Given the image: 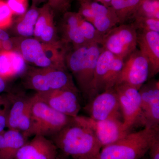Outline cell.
<instances>
[{"mask_svg": "<svg viewBox=\"0 0 159 159\" xmlns=\"http://www.w3.org/2000/svg\"><path fill=\"white\" fill-rule=\"evenodd\" d=\"M49 139L62 154L72 159H95L102 148L92 132L74 119Z\"/></svg>", "mask_w": 159, "mask_h": 159, "instance_id": "1", "label": "cell"}, {"mask_svg": "<svg viewBox=\"0 0 159 159\" xmlns=\"http://www.w3.org/2000/svg\"><path fill=\"white\" fill-rule=\"evenodd\" d=\"M103 48L97 43H87L67 52L66 64L77 88L89 101L93 93L97 60Z\"/></svg>", "mask_w": 159, "mask_h": 159, "instance_id": "2", "label": "cell"}, {"mask_svg": "<svg viewBox=\"0 0 159 159\" xmlns=\"http://www.w3.org/2000/svg\"><path fill=\"white\" fill-rule=\"evenodd\" d=\"M158 136L159 128L145 126L139 131L129 133L118 142L101 148L95 159H141Z\"/></svg>", "mask_w": 159, "mask_h": 159, "instance_id": "3", "label": "cell"}, {"mask_svg": "<svg viewBox=\"0 0 159 159\" xmlns=\"http://www.w3.org/2000/svg\"><path fill=\"white\" fill-rule=\"evenodd\" d=\"M16 51L19 52L27 62L41 68L64 69L66 51L58 44L47 43L37 39L16 40Z\"/></svg>", "mask_w": 159, "mask_h": 159, "instance_id": "4", "label": "cell"}, {"mask_svg": "<svg viewBox=\"0 0 159 159\" xmlns=\"http://www.w3.org/2000/svg\"><path fill=\"white\" fill-rule=\"evenodd\" d=\"M31 97V124L28 139L35 135L50 138L73 121V118L54 110L35 95Z\"/></svg>", "mask_w": 159, "mask_h": 159, "instance_id": "5", "label": "cell"}, {"mask_svg": "<svg viewBox=\"0 0 159 159\" xmlns=\"http://www.w3.org/2000/svg\"><path fill=\"white\" fill-rule=\"evenodd\" d=\"M25 84L36 93H44L63 89H78L68 70L34 68L28 71Z\"/></svg>", "mask_w": 159, "mask_h": 159, "instance_id": "6", "label": "cell"}, {"mask_svg": "<svg viewBox=\"0 0 159 159\" xmlns=\"http://www.w3.org/2000/svg\"><path fill=\"white\" fill-rule=\"evenodd\" d=\"M123 62L122 58L103 49L97 60L91 99L97 94L115 87Z\"/></svg>", "mask_w": 159, "mask_h": 159, "instance_id": "7", "label": "cell"}, {"mask_svg": "<svg viewBox=\"0 0 159 159\" xmlns=\"http://www.w3.org/2000/svg\"><path fill=\"white\" fill-rule=\"evenodd\" d=\"M138 32L133 25L115 26L103 35L102 48L123 60L136 50Z\"/></svg>", "mask_w": 159, "mask_h": 159, "instance_id": "8", "label": "cell"}, {"mask_svg": "<svg viewBox=\"0 0 159 159\" xmlns=\"http://www.w3.org/2000/svg\"><path fill=\"white\" fill-rule=\"evenodd\" d=\"M73 119L77 124L91 130L102 148L118 142L129 133L125 130L122 120L119 119L96 120L79 115Z\"/></svg>", "mask_w": 159, "mask_h": 159, "instance_id": "9", "label": "cell"}, {"mask_svg": "<svg viewBox=\"0 0 159 159\" xmlns=\"http://www.w3.org/2000/svg\"><path fill=\"white\" fill-rule=\"evenodd\" d=\"M148 62L141 51L136 49L124 60L116 86H130L139 90L148 80Z\"/></svg>", "mask_w": 159, "mask_h": 159, "instance_id": "10", "label": "cell"}, {"mask_svg": "<svg viewBox=\"0 0 159 159\" xmlns=\"http://www.w3.org/2000/svg\"><path fill=\"white\" fill-rule=\"evenodd\" d=\"M89 101L84 110L92 119L96 120H122V112L114 88L97 94Z\"/></svg>", "mask_w": 159, "mask_h": 159, "instance_id": "11", "label": "cell"}, {"mask_svg": "<svg viewBox=\"0 0 159 159\" xmlns=\"http://www.w3.org/2000/svg\"><path fill=\"white\" fill-rule=\"evenodd\" d=\"M78 89H63L34 94L54 110L68 116H78L81 109Z\"/></svg>", "mask_w": 159, "mask_h": 159, "instance_id": "12", "label": "cell"}, {"mask_svg": "<svg viewBox=\"0 0 159 159\" xmlns=\"http://www.w3.org/2000/svg\"><path fill=\"white\" fill-rule=\"evenodd\" d=\"M119 99L122 112V122L129 132L142 116V104L139 90L130 86L116 85L114 87Z\"/></svg>", "mask_w": 159, "mask_h": 159, "instance_id": "13", "label": "cell"}, {"mask_svg": "<svg viewBox=\"0 0 159 159\" xmlns=\"http://www.w3.org/2000/svg\"><path fill=\"white\" fill-rule=\"evenodd\" d=\"M58 150L51 139L35 135L20 148L14 159H56Z\"/></svg>", "mask_w": 159, "mask_h": 159, "instance_id": "14", "label": "cell"}, {"mask_svg": "<svg viewBox=\"0 0 159 159\" xmlns=\"http://www.w3.org/2000/svg\"><path fill=\"white\" fill-rule=\"evenodd\" d=\"M137 43L148 62L149 79L159 72V32L141 31L138 32Z\"/></svg>", "mask_w": 159, "mask_h": 159, "instance_id": "15", "label": "cell"}, {"mask_svg": "<svg viewBox=\"0 0 159 159\" xmlns=\"http://www.w3.org/2000/svg\"><path fill=\"white\" fill-rule=\"evenodd\" d=\"M34 35L40 41L47 43L60 42L57 39L54 23V11L48 3L39 8V13L35 26Z\"/></svg>", "mask_w": 159, "mask_h": 159, "instance_id": "16", "label": "cell"}, {"mask_svg": "<svg viewBox=\"0 0 159 159\" xmlns=\"http://www.w3.org/2000/svg\"><path fill=\"white\" fill-rule=\"evenodd\" d=\"M81 17L78 12H64L61 25L63 38L61 41L65 45L71 44L74 48L87 44L80 27Z\"/></svg>", "mask_w": 159, "mask_h": 159, "instance_id": "17", "label": "cell"}, {"mask_svg": "<svg viewBox=\"0 0 159 159\" xmlns=\"http://www.w3.org/2000/svg\"><path fill=\"white\" fill-rule=\"evenodd\" d=\"M26 67L25 61L18 51L0 52V76L4 80L24 74Z\"/></svg>", "mask_w": 159, "mask_h": 159, "instance_id": "18", "label": "cell"}, {"mask_svg": "<svg viewBox=\"0 0 159 159\" xmlns=\"http://www.w3.org/2000/svg\"><path fill=\"white\" fill-rule=\"evenodd\" d=\"M28 139L17 129H9L0 133V159H14Z\"/></svg>", "mask_w": 159, "mask_h": 159, "instance_id": "19", "label": "cell"}, {"mask_svg": "<svg viewBox=\"0 0 159 159\" xmlns=\"http://www.w3.org/2000/svg\"><path fill=\"white\" fill-rule=\"evenodd\" d=\"M142 112L159 106V81L152 80L145 83L139 89Z\"/></svg>", "mask_w": 159, "mask_h": 159, "instance_id": "20", "label": "cell"}, {"mask_svg": "<svg viewBox=\"0 0 159 159\" xmlns=\"http://www.w3.org/2000/svg\"><path fill=\"white\" fill-rule=\"evenodd\" d=\"M39 13V8L32 5L25 13L20 16L16 23V29L20 35L29 37L34 35V26Z\"/></svg>", "mask_w": 159, "mask_h": 159, "instance_id": "21", "label": "cell"}, {"mask_svg": "<svg viewBox=\"0 0 159 159\" xmlns=\"http://www.w3.org/2000/svg\"><path fill=\"white\" fill-rule=\"evenodd\" d=\"M30 97L14 98L9 106L7 116L6 127L9 129H17L19 122L30 100ZM18 130V129H17Z\"/></svg>", "mask_w": 159, "mask_h": 159, "instance_id": "22", "label": "cell"}, {"mask_svg": "<svg viewBox=\"0 0 159 159\" xmlns=\"http://www.w3.org/2000/svg\"><path fill=\"white\" fill-rule=\"evenodd\" d=\"M135 17L159 19V0H142L131 18Z\"/></svg>", "mask_w": 159, "mask_h": 159, "instance_id": "23", "label": "cell"}, {"mask_svg": "<svg viewBox=\"0 0 159 159\" xmlns=\"http://www.w3.org/2000/svg\"><path fill=\"white\" fill-rule=\"evenodd\" d=\"M80 27L87 43L101 45L104 34L99 32L91 23L82 17L80 21Z\"/></svg>", "mask_w": 159, "mask_h": 159, "instance_id": "24", "label": "cell"}, {"mask_svg": "<svg viewBox=\"0 0 159 159\" xmlns=\"http://www.w3.org/2000/svg\"><path fill=\"white\" fill-rule=\"evenodd\" d=\"M91 24L99 32L104 34L119 24L117 20L104 15L95 14Z\"/></svg>", "mask_w": 159, "mask_h": 159, "instance_id": "25", "label": "cell"}, {"mask_svg": "<svg viewBox=\"0 0 159 159\" xmlns=\"http://www.w3.org/2000/svg\"><path fill=\"white\" fill-rule=\"evenodd\" d=\"M133 23L136 29L142 31L159 32V19L146 17H135Z\"/></svg>", "mask_w": 159, "mask_h": 159, "instance_id": "26", "label": "cell"}, {"mask_svg": "<svg viewBox=\"0 0 159 159\" xmlns=\"http://www.w3.org/2000/svg\"><path fill=\"white\" fill-rule=\"evenodd\" d=\"M13 15L6 0H0V29L4 30L11 26Z\"/></svg>", "mask_w": 159, "mask_h": 159, "instance_id": "27", "label": "cell"}, {"mask_svg": "<svg viewBox=\"0 0 159 159\" xmlns=\"http://www.w3.org/2000/svg\"><path fill=\"white\" fill-rule=\"evenodd\" d=\"M111 7L116 14L119 24H123L129 19L125 0H111Z\"/></svg>", "mask_w": 159, "mask_h": 159, "instance_id": "28", "label": "cell"}, {"mask_svg": "<svg viewBox=\"0 0 159 159\" xmlns=\"http://www.w3.org/2000/svg\"><path fill=\"white\" fill-rule=\"evenodd\" d=\"M12 14L23 15L28 10V0H6Z\"/></svg>", "mask_w": 159, "mask_h": 159, "instance_id": "29", "label": "cell"}, {"mask_svg": "<svg viewBox=\"0 0 159 159\" xmlns=\"http://www.w3.org/2000/svg\"><path fill=\"white\" fill-rule=\"evenodd\" d=\"M48 4L53 11L65 12L70 7L69 0H48Z\"/></svg>", "mask_w": 159, "mask_h": 159, "instance_id": "30", "label": "cell"}, {"mask_svg": "<svg viewBox=\"0 0 159 159\" xmlns=\"http://www.w3.org/2000/svg\"><path fill=\"white\" fill-rule=\"evenodd\" d=\"M148 152L149 159H159V136L151 144Z\"/></svg>", "mask_w": 159, "mask_h": 159, "instance_id": "31", "label": "cell"}, {"mask_svg": "<svg viewBox=\"0 0 159 159\" xmlns=\"http://www.w3.org/2000/svg\"><path fill=\"white\" fill-rule=\"evenodd\" d=\"M142 0H125L128 18H131Z\"/></svg>", "mask_w": 159, "mask_h": 159, "instance_id": "32", "label": "cell"}, {"mask_svg": "<svg viewBox=\"0 0 159 159\" xmlns=\"http://www.w3.org/2000/svg\"><path fill=\"white\" fill-rule=\"evenodd\" d=\"M16 40L9 39L5 41H2V51H16Z\"/></svg>", "mask_w": 159, "mask_h": 159, "instance_id": "33", "label": "cell"}, {"mask_svg": "<svg viewBox=\"0 0 159 159\" xmlns=\"http://www.w3.org/2000/svg\"><path fill=\"white\" fill-rule=\"evenodd\" d=\"M9 39V34L4 31V29H0V40L5 41Z\"/></svg>", "mask_w": 159, "mask_h": 159, "instance_id": "34", "label": "cell"}, {"mask_svg": "<svg viewBox=\"0 0 159 159\" xmlns=\"http://www.w3.org/2000/svg\"><path fill=\"white\" fill-rule=\"evenodd\" d=\"M6 89V84L5 80L0 76V93H2Z\"/></svg>", "mask_w": 159, "mask_h": 159, "instance_id": "35", "label": "cell"}, {"mask_svg": "<svg viewBox=\"0 0 159 159\" xmlns=\"http://www.w3.org/2000/svg\"><path fill=\"white\" fill-rule=\"evenodd\" d=\"M96 2L100 3L107 7H110L111 0H96Z\"/></svg>", "mask_w": 159, "mask_h": 159, "instance_id": "36", "label": "cell"}, {"mask_svg": "<svg viewBox=\"0 0 159 159\" xmlns=\"http://www.w3.org/2000/svg\"><path fill=\"white\" fill-rule=\"evenodd\" d=\"M46 0H32L33 6H37L41 3L46 2Z\"/></svg>", "mask_w": 159, "mask_h": 159, "instance_id": "37", "label": "cell"}, {"mask_svg": "<svg viewBox=\"0 0 159 159\" xmlns=\"http://www.w3.org/2000/svg\"><path fill=\"white\" fill-rule=\"evenodd\" d=\"M66 157L64 156L63 155L58 154V156L56 158V159H66Z\"/></svg>", "mask_w": 159, "mask_h": 159, "instance_id": "38", "label": "cell"}, {"mask_svg": "<svg viewBox=\"0 0 159 159\" xmlns=\"http://www.w3.org/2000/svg\"><path fill=\"white\" fill-rule=\"evenodd\" d=\"M80 2H96V0H79Z\"/></svg>", "mask_w": 159, "mask_h": 159, "instance_id": "39", "label": "cell"}, {"mask_svg": "<svg viewBox=\"0 0 159 159\" xmlns=\"http://www.w3.org/2000/svg\"><path fill=\"white\" fill-rule=\"evenodd\" d=\"M78 1H79V0H78Z\"/></svg>", "mask_w": 159, "mask_h": 159, "instance_id": "40", "label": "cell"}]
</instances>
